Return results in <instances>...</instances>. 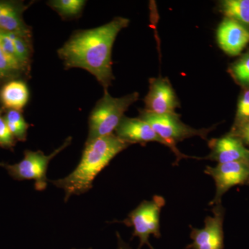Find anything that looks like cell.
Instances as JSON below:
<instances>
[{
	"instance_id": "cell-1",
	"label": "cell",
	"mask_w": 249,
	"mask_h": 249,
	"mask_svg": "<svg viewBox=\"0 0 249 249\" xmlns=\"http://www.w3.org/2000/svg\"><path fill=\"white\" fill-rule=\"evenodd\" d=\"M129 23V19L117 17L101 27L76 31L59 49V57L67 69L87 70L107 90L114 79L111 66L113 45L118 34Z\"/></svg>"
},
{
	"instance_id": "cell-2",
	"label": "cell",
	"mask_w": 249,
	"mask_h": 249,
	"mask_svg": "<svg viewBox=\"0 0 249 249\" xmlns=\"http://www.w3.org/2000/svg\"><path fill=\"white\" fill-rule=\"evenodd\" d=\"M129 145L130 144L114 134L87 142L76 169L68 176L51 182L63 190L65 201L71 196L84 194L92 188L93 181L98 174Z\"/></svg>"
},
{
	"instance_id": "cell-3",
	"label": "cell",
	"mask_w": 249,
	"mask_h": 249,
	"mask_svg": "<svg viewBox=\"0 0 249 249\" xmlns=\"http://www.w3.org/2000/svg\"><path fill=\"white\" fill-rule=\"evenodd\" d=\"M139 98L138 92L114 98L107 92V90H105L104 95L90 114L87 142L112 134L124 118V112Z\"/></svg>"
},
{
	"instance_id": "cell-4",
	"label": "cell",
	"mask_w": 249,
	"mask_h": 249,
	"mask_svg": "<svg viewBox=\"0 0 249 249\" xmlns=\"http://www.w3.org/2000/svg\"><path fill=\"white\" fill-rule=\"evenodd\" d=\"M139 118L150 124L154 130L170 144L172 151L178 158L177 161L189 157L178 150L176 147L177 142L193 137H199L206 140L208 134L211 131V128L199 129L190 127L188 124H183L180 119V116L177 113L156 114L142 109L140 111Z\"/></svg>"
},
{
	"instance_id": "cell-5",
	"label": "cell",
	"mask_w": 249,
	"mask_h": 249,
	"mask_svg": "<svg viewBox=\"0 0 249 249\" xmlns=\"http://www.w3.org/2000/svg\"><path fill=\"white\" fill-rule=\"evenodd\" d=\"M71 137H69L65 142L50 155H45L41 151L24 152V159L20 162L11 165L0 163V165L7 170L10 176L17 181L34 180L36 189L42 191L47 186V171L50 160L70 145Z\"/></svg>"
},
{
	"instance_id": "cell-6",
	"label": "cell",
	"mask_w": 249,
	"mask_h": 249,
	"mask_svg": "<svg viewBox=\"0 0 249 249\" xmlns=\"http://www.w3.org/2000/svg\"><path fill=\"white\" fill-rule=\"evenodd\" d=\"M165 201L163 196H155L152 200L142 201L129 214L128 217L124 223L134 229L132 237L139 239L138 249L142 246L147 245L150 249H155L149 242L150 235L160 238V214L162 208L165 206Z\"/></svg>"
},
{
	"instance_id": "cell-7",
	"label": "cell",
	"mask_w": 249,
	"mask_h": 249,
	"mask_svg": "<svg viewBox=\"0 0 249 249\" xmlns=\"http://www.w3.org/2000/svg\"><path fill=\"white\" fill-rule=\"evenodd\" d=\"M204 173L213 178L215 183V196L211 205L222 204L223 196L230 188L249 182V163L247 162L218 163L215 167L208 166Z\"/></svg>"
},
{
	"instance_id": "cell-8",
	"label": "cell",
	"mask_w": 249,
	"mask_h": 249,
	"mask_svg": "<svg viewBox=\"0 0 249 249\" xmlns=\"http://www.w3.org/2000/svg\"><path fill=\"white\" fill-rule=\"evenodd\" d=\"M213 216L205 219L203 229H192L191 238L193 242L186 249H224V224L225 210L222 204L214 205Z\"/></svg>"
},
{
	"instance_id": "cell-9",
	"label": "cell",
	"mask_w": 249,
	"mask_h": 249,
	"mask_svg": "<svg viewBox=\"0 0 249 249\" xmlns=\"http://www.w3.org/2000/svg\"><path fill=\"white\" fill-rule=\"evenodd\" d=\"M145 96V110L156 114H175L179 101L170 80L167 78H151Z\"/></svg>"
},
{
	"instance_id": "cell-10",
	"label": "cell",
	"mask_w": 249,
	"mask_h": 249,
	"mask_svg": "<svg viewBox=\"0 0 249 249\" xmlns=\"http://www.w3.org/2000/svg\"><path fill=\"white\" fill-rule=\"evenodd\" d=\"M116 136L127 143L145 144L157 142L169 147L171 146L154 130L152 126L140 118H129L124 116L116 127Z\"/></svg>"
},
{
	"instance_id": "cell-11",
	"label": "cell",
	"mask_w": 249,
	"mask_h": 249,
	"mask_svg": "<svg viewBox=\"0 0 249 249\" xmlns=\"http://www.w3.org/2000/svg\"><path fill=\"white\" fill-rule=\"evenodd\" d=\"M217 40L228 55H240L249 44V29L233 19L225 18L218 27Z\"/></svg>"
},
{
	"instance_id": "cell-12",
	"label": "cell",
	"mask_w": 249,
	"mask_h": 249,
	"mask_svg": "<svg viewBox=\"0 0 249 249\" xmlns=\"http://www.w3.org/2000/svg\"><path fill=\"white\" fill-rule=\"evenodd\" d=\"M209 147L211 153L208 158L218 163L237 161L249 163V149L240 138L230 132L220 138L211 140Z\"/></svg>"
},
{
	"instance_id": "cell-13",
	"label": "cell",
	"mask_w": 249,
	"mask_h": 249,
	"mask_svg": "<svg viewBox=\"0 0 249 249\" xmlns=\"http://www.w3.org/2000/svg\"><path fill=\"white\" fill-rule=\"evenodd\" d=\"M0 98L5 107L20 111L29 101V89L24 82L13 80L3 87Z\"/></svg>"
},
{
	"instance_id": "cell-14",
	"label": "cell",
	"mask_w": 249,
	"mask_h": 249,
	"mask_svg": "<svg viewBox=\"0 0 249 249\" xmlns=\"http://www.w3.org/2000/svg\"><path fill=\"white\" fill-rule=\"evenodd\" d=\"M219 9L225 18L249 29V0H224L219 2Z\"/></svg>"
},
{
	"instance_id": "cell-15",
	"label": "cell",
	"mask_w": 249,
	"mask_h": 249,
	"mask_svg": "<svg viewBox=\"0 0 249 249\" xmlns=\"http://www.w3.org/2000/svg\"><path fill=\"white\" fill-rule=\"evenodd\" d=\"M0 30L27 38L30 37L31 31L21 18L20 9L0 16Z\"/></svg>"
},
{
	"instance_id": "cell-16",
	"label": "cell",
	"mask_w": 249,
	"mask_h": 249,
	"mask_svg": "<svg viewBox=\"0 0 249 249\" xmlns=\"http://www.w3.org/2000/svg\"><path fill=\"white\" fill-rule=\"evenodd\" d=\"M4 119L15 138L22 142L25 141L29 124L24 120L20 111L9 109Z\"/></svg>"
},
{
	"instance_id": "cell-17",
	"label": "cell",
	"mask_w": 249,
	"mask_h": 249,
	"mask_svg": "<svg viewBox=\"0 0 249 249\" xmlns=\"http://www.w3.org/2000/svg\"><path fill=\"white\" fill-rule=\"evenodd\" d=\"M229 71L237 84L249 89V51L231 65Z\"/></svg>"
},
{
	"instance_id": "cell-18",
	"label": "cell",
	"mask_w": 249,
	"mask_h": 249,
	"mask_svg": "<svg viewBox=\"0 0 249 249\" xmlns=\"http://www.w3.org/2000/svg\"><path fill=\"white\" fill-rule=\"evenodd\" d=\"M86 1L83 0H53L49 5L65 17L77 16L81 13Z\"/></svg>"
},
{
	"instance_id": "cell-19",
	"label": "cell",
	"mask_w": 249,
	"mask_h": 249,
	"mask_svg": "<svg viewBox=\"0 0 249 249\" xmlns=\"http://www.w3.org/2000/svg\"><path fill=\"white\" fill-rule=\"evenodd\" d=\"M0 46L15 71L21 70L22 67L18 61L17 55H16L14 41L11 37V33L0 30Z\"/></svg>"
},
{
	"instance_id": "cell-20",
	"label": "cell",
	"mask_w": 249,
	"mask_h": 249,
	"mask_svg": "<svg viewBox=\"0 0 249 249\" xmlns=\"http://www.w3.org/2000/svg\"><path fill=\"white\" fill-rule=\"evenodd\" d=\"M11 37L14 41L15 50L18 61L21 67H26L29 63L30 58V47L29 45L27 37L16 35L11 33Z\"/></svg>"
},
{
	"instance_id": "cell-21",
	"label": "cell",
	"mask_w": 249,
	"mask_h": 249,
	"mask_svg": "<svg viewBox=\"0 0 249 249\" xmlns=\"http://www.w3.org/2000/svg\"><path fill=\"white\" fill-rule=\"evenodd\" d=\"M249 120V89H244L239 98L236 112L235 124Z\"/></svg>"
},
{
	"instance_id": "cell-22",
	"label": "cell",
	"mask_w": 249,
	"mask_h": 249,
	"mask_svg": "<svg viewBox=\"0 0 249 249\" xmlns=\"http://www.w3.org/2000/svg\"><path fill=\"white\" fill-rule=\"evenodd\" d=\"M15 145V137L5 121L0 115V146L11 148Z\"/></svg>"
},
{
	"instance_id": "cell-23",
	"label": "cell",
	"mask_w": 249,
	"mask_h": 249,
	"mask_svg": "<svg viewBox=\"0 0 249 249\" xmlns=\"http://www.w3.org/2000/svg\"><path fill=\"white\" fill-rule=\"evenodd\" d=\"M230 133L240 138L244 143L249 146V120L232 126Z\"/></svg>"
},
{
	"instance_id": "cell-24",
	"label": "cell",
	"mask_w": 249,
	"mask_h": 249,
	"mask_svg": "<svg viewBox=\"0 0 249 249\" xmlns=\"http://www.w3.org/2000/svg\"><path fill=\"white\" fill-rule=\"evenodd\" d=\"M14 71H16L11 66L0 46V78L9 76Z\"/></svg>"
},
{
	"instance_id": "cell-25",
	"label": "cell",
	"mask_w": 249,
	"mask_h": 249,
	"mask_svg": "<svg viewBox=\"0 0 249 249\" xmlns=\"http://www.w3.org/2000/svg\"><path fill=\"white\" fill-rule=\"evenodd\" d=\"M20 9L14 3L0 2V16L13 12L16 10Z\"/></svg>"
},
{
	"instance_id": "cell-26",
	"label": "cell",
	"mask_w": 249,
	"mask_h": 249,
	"mask_svg": "<svg viewBox=\"0 0 249 249\" xmlns=\"http://www.w3.org/2000/svg\"><path fill=\"white\" fill-rule=\"evenodd\" d=\"M117 249H132L128 244L126 243L122 237H121L120 234L117 232Z\"/></svg>"
},
{
	"instance_id": "cell-27",
	"label": "cell",
	"mask_w": 249,
	"mask_h": 249,
	"mask_svg": "<svg viewBox=\"0 0 249 249\" xmlns=\"http://www.w3.org/2000/svg\"></svg>"
},
{
	"instance_id": "cell-28",
	"label": "cell",
	"mask_w": 249,
	"mask_h": 249,
	"mask_svg": "<svg viewBox=\"0 0 249 249\" xmlns=\"http://www.w3.org/2000/svg\"><path fill=\"white\" fill-rule=\"evenodd\" d=\"M248 185H249V182L248 183Z\"/></svg>"
}]
</instances>
